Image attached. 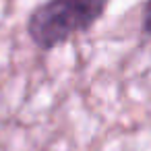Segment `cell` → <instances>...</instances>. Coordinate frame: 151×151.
I'll return each instance as SVG.
<instances>
[{"instance_id":"cell-2","label":"cell","mask_w":151,"mask_h":151,"mask_svg":"<svg viewBox=\"0 0 151 151\" xmlns=\"http://www.w3.org/2000/svg\"><path fill=\"white\" fill-rule=\"evenodd\" d=\"M141 33L151 37V0H145L141 6Z\"/></svg>"},{"instance_id":"cell-1","label":"cell","mask_w":151,"mask_h":151,"mask_svg":"<svg viewBox=\"0 0 151 151\" xmlns=\"http://www.w3.org/2000/svg\"><path fill=\"white\" fill-rule=\"evenodd\" d=\"M108 4L110 0H44L27 17V35L37 50L52 52L89 33L106 15Z\"/></svg>"}]
</instances>
